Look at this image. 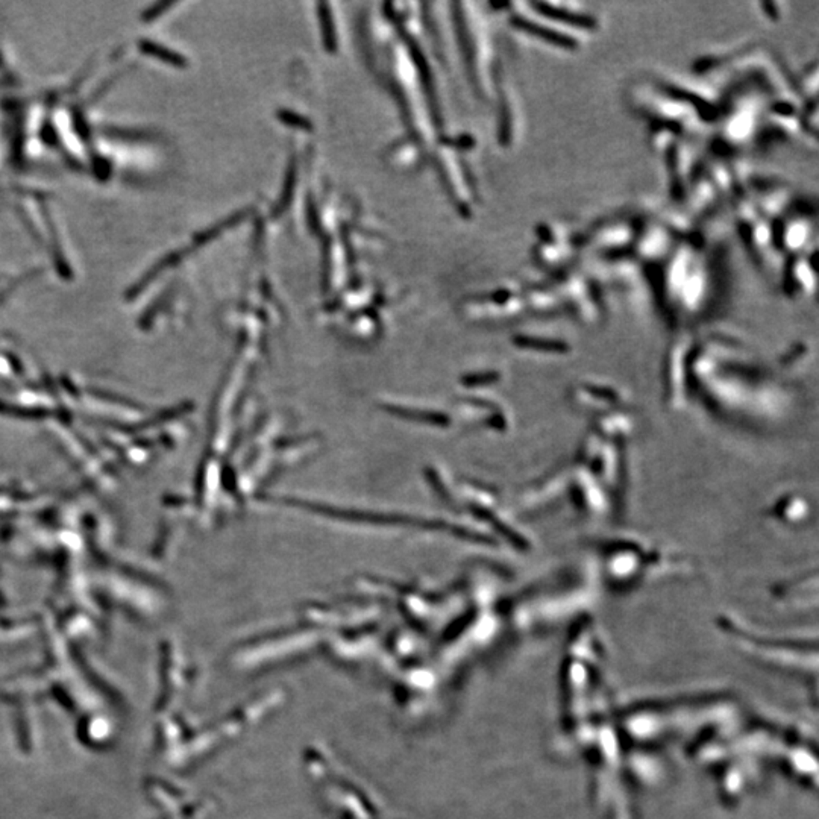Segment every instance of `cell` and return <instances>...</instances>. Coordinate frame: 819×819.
I'll return each instance as SVG.
<instances>
[{"label":"cell","mask_w":819,"mask_h":819,"mask_svg":"<svg viewBox=\"0 0 819 819\" xmlns=\"http://www.w3.org/2000/svg\"><path fill=\"white\" fill-rule=\"evenodd\" d=\"M772 99L763 83L754 79L742 78L740 82L731 83L720 99L715 155L727 158L757 140Z\"/></svg>","instance_id":"cell-1"},{"label":"cell","mask_w":819,"mask_h":819,"mask_svg":"<svg viewBox=\"0 0 819 819\" xmlns=\"http://www.w3.org/2000/svg\"><path fill=\"white\" fill-rule=\"evenodd\" d=\"M730 202L734 208L740 238L754 263L765 275L780 272L777 267L780 252L775 248L772 222L760 214L745 190Z\"/></svg>","instance_id":"cell-2"},{"label":"cell","mask_w":819,"mask_h":819,"mask_svg":"<svg viewBox=\"0 0 819 819\" xmlns=\"http://www.w3.org/2000/svg\"><path fill=\"white\" fill-rule=\"evenodd\" d=\"M645 217L621 213L601 219L583 234V250L603 260L631 255Z\"/></svg>","instance_id":"cell-3"},{"label":"cell","mask_w":819,"mask_h":819,"mask_svg":"<svg viewBox=\"0 0 819 819\" xmlns=\"http://www.w3.org/2000/svg\"><path fill=\"white\" fill-rule=\"evenodd\" d=\"M554 277L556 282L551 287L557 293L563 291L562 304L571 305L583 321L593 322L598 319L599 314H603L601 291L595 279H592L589 275L578 270L576 267H571V269L557 273Z\"/></svg>","instance_id":"cell-4"},{"label":"cell","mask_w":819,"mask_h":819,"mask_svg":"<svg viewBox=\"0 0 819 819\" xmlns=\"http://www.w3.org/2000/svg\"><path fill=\"white\" fill-rule=\"evenodd\" d=\"M772 227L775 248L788 258L806 254L807 248L815 243L816 222L806 210L792 206L779 220L772 222Z\"/></svg>","instance_id":"cell-5"},{"label":"cell","mask_w":819,"mask_h":819,"mask_svg":"<svg viewBox=\"0 0 819 819\" xmlns=\"http://www.w3.org/2000/svg\"><path fill=\"white\" fill-rule=\"evenodd\" d=\"M816 249L803 255L788 258L781 272V286L786 293L797 296L798 293H815L816 289Z\"/></svg>","instance_id":"cell-6"},{"label":"cell","mask_w":819,"mask_h":819,"mask_svg":"<svg viewBox=\"0 0 819 819\" xmlns=\"http://www.w3.org/2000/svg\"><path fill=\"white\" fill-rule=\"evenodd\" d=\"M533 10L536 11L543 20L560 26L572 28L576 31L593 32L599 28V22L595 15L586 11L576 10L575 6L553 2H536L531 3Z\"/></svg>","instance_id":"cell-7"},{"label":"cell","mask_w":819,"mask_h":819,"mask_svg":"<svg viewBox=\"0 0 819 819\" xmlns=\"http://www.w3.org/2000/svg\"><path fill=\"white\" fill-rule=\"evenodd\" d=\"M513 23L514 26L519 28L522 32L530 33V35L539 38L543 43L556 46L562 50H576L580 46L578 40L574 38L571 33L563 32L562 29L553 26V23H549L546 20L536 22L533 19H528V17L517 15L513 19Z\"/></svg>","instance_id":"cell-8"},{"label":"cell","mask_w":819,"mask_h":819,"mask_svg":"<svg viewBox=\"0 0 819 819\" xmlns=\"http://www.w3.org/2000/svg\"><path fill=\"white\" fill-rule=\"evenodd\" d=\"M760 6L763 8V13L766 14V17H768V19H770V20H777V19H779V17H780L779 14H777V13H779V11L775 10V6H777L775 3H762V5H760Z\"/></svg>","instance_id":"cell-9"}]
</instances>
